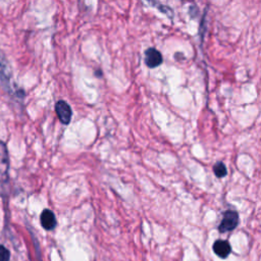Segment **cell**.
<instances>
[{"label":"cell","instance_id":"6da1fadb","mask_svg":"<svg viewBox=\"0 0 261 261\" xmlns=\"http://www.w3.org/2000/svg\"><path fill=\"white\" fill-rule=\"evenodd\" d=\"M239 223V215L237 211L227 210L224 212L222 221L218 225V231L221 234L234 231Z\"/></svg>","mask_w":261,"mask_h":261},{"label":"cell","instance_id":"7a4b0ae2","mask_svg":"<svg viewBox=\"0 0 261 261\" xmlns=\"http://www.w3.org/2000/svg\"><path fill=\"white\" fill-rule=\"evenodd\" d=\"M8 152L3 142L0 141V182L4 183L8 179Z\"/></svg>","mask_w":261,"mask_h":261},{"label":"cell","instance_id":"3957f363","mask_svg":"<svg viewBox=\"0 0 261 261\" xmlns=\"http://www.w3.org/2000/svg\"><path fill=\"white\" fill-rule=\"evenodd\" d=\"M55 111L59 121L63 125H69L72 120V108L71 106L63 100H59L55 104Z\"/></svg>","mask_w":261,"mask_h":261},{"label":"cell","instance_id":"277c9868","mask_svg":"<svg viewBox=\"0 0 261 261\" xmlns=\"http://www.w3.org/2000/svg\"><path fill=\"white\" fill-rule=\"evenodd\" d=\"M162 61H163L162 55L157 49L150 47L145 51V63L148 68L150 69L157 68L162 63Z\"/></svg>","mask_w":261,"mask_h":261},{"label":"cell","instance_id":"5b68a950","mask_svg":"<svg viewBox=\"0 0 261 261\" xmlns=\"http://www.w3.org/2000/svg\"><path fill=\"white\" fill-rule=\"evenodd\" d=\"M40 221L42 226L45 228L46 231H52L53 228H55L57 221L56 218L54 216L53 212L49 209H44L40 217Z\"/></svg>","mask_w":261,"mask_h":261},{"label":"cell","instance_id":"8992f818","mask_svg":"<svg viewBox=\"0 0 261 261\" xmlns=\"http://www.w3.org/2000/svg\"><path fill=\"white\" fill-rule=\"evenodd\" d=\"M232 247L230 243L224 240H218L214 244V252L219 257V258H226L228 255L231 254Z\"/></svg>","mask_w":261,"mask_h":261},{"label":"cell","instance_id":"52a82bcc","mask_svg":"<svg viewBox=\"0 0 261 261\" xmlns=\"http://www.w3.org/2000/svg\"><path fill=\"white\" fill-rule=\"evenodd\" d=\"M214 171H215V174L218 177H223L227 174L226 168L222 162H217V165L214 167Z\"/></svg>","mask_w":261,"mask_h":261},{"label":"cell","instance_id":"ba28073f","mask_svg":"<svg viewBox=\"0 0 261 261\" xmlns=\"http://www.w3.org/2000/svg\"><path fill=\"white\" fill-rule=\"evenodd\" d=\"M10 252L2 245H0V261H9Z\"/></svg>","mask_w":261,"mask_h":261}]
</instances>
